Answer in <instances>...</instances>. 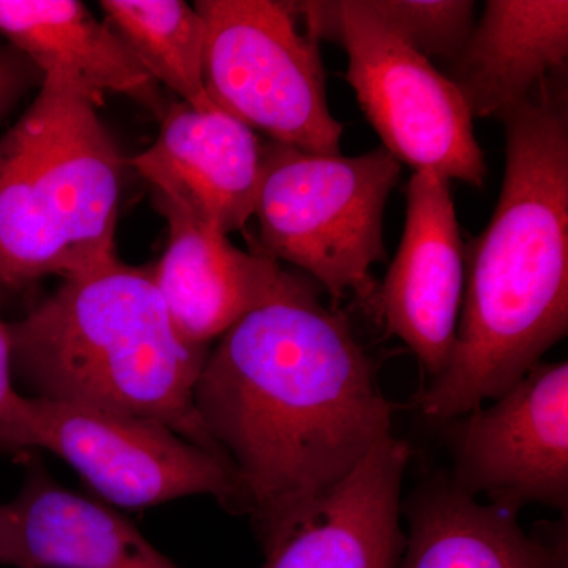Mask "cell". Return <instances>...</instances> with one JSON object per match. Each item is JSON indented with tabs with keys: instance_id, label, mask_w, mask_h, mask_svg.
Returning a JSON list of instances; mask_svg holds the SVG:
<instances>
[{
	"instance_id": "11",
	"label": "cell",
	"mask_w": 568,
	"mask_h": 568,
	"mask_svg": "<svg viewBox=\"0 0 568 568\" xmlns=\"http://www.w3.org/2000/svg\"><path fill=\"white\" fill-rule=\"evenodd\" d=\"M129 163L151 183L160 212L203 220L227 235L253 219L263 142L219 108L170 104L159 138Z\"/></svg>"
},
{
	"instance_id": "6",
	"label": "cell",
	"mask_w": 568,
	"mask_h": 568,
	"mask_svg": "<svg viewBox=\"0 0 568 568\" xmlns=\"http://www.w3.org/2000/svg\"><path fill=\"white\" fill-rule=\"evenodd\" d=\"M291 3L306 32L345 47L346 80L396 162L414 173L484 185L488 170L474 118L447 74L377 20L364 0Z\"/></svg>"
},
{
	"instance_id": "7",
	"label": "cell",
	"mask_w": 568,
	"mask_h": 568,
	"mask_svg": "<svg viewBox=\"0 0 568 568\" xmlns=\"http://www.w3.org/2000/svg\"><path fill=\"white\" fill-rule=\"evenodd\" d=\"M204 84L219 110L278 144L336 155L342 122L328 110L320 40L291 2L200 0Z\"/></svg>"
},
{
	"instance_id": "1",
	"label": "cell",
	"mask_w": 568,
	"mask_h": 568,
	"mask_svg": "<svg viewBox=\"0 0 568 568\" xmlns=\"http://www.w3.org/2000/svg\"><path fill=\"white\" fill-rule=\"evenodd\" d=\"M313 280L286 272L220 336L194 387L233 467L261 547L290 529L392 436L394 407L349 323Z\"/></svg>"
},
{
	"instance_id": "21",
	"label": "cell",
	"mask_w": 568,
	"mask_h": 568,
	"mask_svg": "<svg viewBox=\"0 0 568 568\" xmlns=\"http://www.w3.org/2000/svg\"><path fill=\"white\" fill-rule=\"evenodd\" d=\"M41 81L43 77L37 67L6 40L0 39V122Z\"/></svg>"
},
{
	"instance_id": "2",
	"label": "cell",
	"mask_w": 568,
	"mask_h": 568,
	"mask_svg": "<svg viewBox=\"0 0 568 568\" xmlns=\"http://www.w3.org/2000/svg\"><path fill=\"white\" fill-rule=\"evenodd\" d=\"M562 77L506 112V174L484 233L466 244L454 351L420 395L450 422L518 384L568 331V103Z\"/></svg>"
},
{
	"instance_id": "13",
	"label": "cell",
	"mask_w": 568,
	"mask_h": 568,
	"mask_svg": "<svg viewBox=\"0 0 568 568\" xmlns=\"http://www.w3.org/2000/svg\"><path fill=\"white\" fill-rule=\"evenodd\" d=\"M0 564L17 568H179L129 518L63 487L26 462V480L0 506Z\"/></svg>"
},
{
	"instance_id": "18",
	"label": "cell",
	"mask_w": 568,
	"mask_h": 568,
	"mask_svg": "<svg viewBox=\"0 0 568 568\" xmlns=\"http://www.w3.org/2000/svg\"><path fill=\"white\" fill-rule=\"evenodd\" d=\"M104 18L156 84L196 110L216 108L204 84V22L183 0H102Z\"/></svg>"
},
{
	"instance_id": "22",
	"label": "cell",
	"mask_w": 568,
	"mask_h": 568,
	"mask_svg": "<svg viewBox=\"0 0 568 568\" xmlns=\"http://www.w3.org/2000/svg\"><path fill=\"white\" fill-rule=\"evenodd\" d=\"M6 287H3L2 284H0V301H2L3 295H6Z\"/></svg>"
},
{
	"instance_id": "10",
	"label": "cell",
	"mask_w": 568,
	"mask_h": 568,
	"mask_svg": "<svg viewBox=\"0 0 568 568\" xmlns=\"http://www.w3.org/2000/svg\"><path fill=\"white\" fill-rule=\"evenodd\" d=\"M465 283L466 244L450 182L414 173L402 244L377 287L376 310L388 332L417 355L429 383L450 361Z\"/></svg>"
},
{
	"instance_id": "9",
	"label": "cell",
	"mask_w": 568,
	"mask_h": 568,
	"mask_svg": "<svg viewBox=\"0 0 568 568\" xmlns=\"http://www.w3.org/2000/svg\"><path fill=\"white\" fill-rule=\"evenodd\" d=\"M450 422L455 487L511 514L529 504L567 514V362H540L491 405Z\"/></svg>"
},
{
	"instance_id": "19",
	"label": "cell",
	"mask_w": 568,
	"mask_h": 568,
	"mask_svg": "<svg viewBox=\"0 0 568 568\" xmlns=\"http://www.w3.org/2000/svg\"><path fill=\"white\" fill-rule=\"evenodd\" d=\"M366 9L426 61L448 65L466 47L476 26L469 0H364Z\"/></svg>"
},
{
	"instance_id": "14",
	"label": "cell",
	"mask_w": 568,
	"mask_h": 568,
	"mask_svg": "<svg viewBox=\"0 0 568 568\" xmlns=\"http://www.w3.org/2000/svg\"><path fill=\"white\" fill-rule=\"evenodd\" d=\"M170 235L152 278L183 342L205 347L271 298L286 271L231 244L220 227L163 211Z\"/></svg>"
},
{
	"instance_id": "4",
	"label": "cell",
	"mask_w": 568,
	"mask_h": 568,
	"mask_svg": "<svg viewBox=\"0 0 568 568\" xmlns=\"http://www.w3.org/2000/svg\"><path fill=\"white\" fill-rule=\"evenodd\" d=\"M67 74L39 93L0 138V284L92 274L119 260L123 160L97 108Z\"/></svg>"
},
{
	"instance_id": "12",
	"label": "cell",
	"mask_w": 568,
	"mask_h": 568,
	"mask_svg": "<svg viewBox=\"0 0 568 568\" xmlns=\"http://www.w3.org/2000/svg\"><path fill=\"white\" fill-rule=\"evenodd\" d=\"M410 450L377 444L324 499L263 547L261 568H398L406 547L402 485Z\"/></svg>"
},
{
	"instance_id": "8",
	"label": "cell",
	"mask_w": 568,
	"mask_h": 568,
	"mask_svg": "<svg viewBox=\"0 0 568 568\" xmlns=\"http://www.w3.org/2000/svg\"><path fill=\"white\" fill-rule=\"evenodd\" d=\"M51 452L112 506L144 508L182 497H215L244 514L230 463L152 418L24 396L18 452Z\"/></svg>"
},
{
	"instance_id": "15",
	"label": "cell",
	"mask_w": 568,
	"mask_h": 568,
	"mask_svg": "<svg viewBox=\"0 0 568 568\" xmlns=\"http://www.w3.org/2000/svg\"><path fill=\"white\" fill-rule=\"evenodd\" d=\"M568 61L566 0H489L447 78L474 119L503 118Z\"/></svg>"
},
{
	"instance_id": "3",
	"label": "cell",
	"mask_w": 568,
	"mask_h": 568,
	"mask_svg": "<svg viewBox=\"0 0 568 568\" xmlns=\"http://www.w3.org/2000/svg\"><path fill=\"white\" fill-rule=\"evenodd\" d=\"M10 335L13 372L37 398L152 418L227 462L194 407L211 349L179 336L151 267L118 260L63 280Z\"/></svg>"
},
{
	"instance_id": "16",
	"label": "cell",
	"mask_w": 568,
	"mask_h": 568,
	"mask_svg": "<svg viewBox=\"0 0 568 568\" xmlns=\"http://www.w3.org/2000/svg\"><path fill=\"white\" fill-rule=\"evenodd\" d=\"M409 514L398 568H568L567 521L526 534L517 514L452 480L425 488Z\"/></svg>"
},
{
	"instance_id": "20",
	"label": "cell",
	"mask_w": 568,
	"mask_h": 568,
	"mask_svg": "<svg viewBox=\"0 0 568 568\" xmlns=\"http://www.w3.org/2000/svg\"><path fill=\"white\" fill-rule=\"evenodd\" d=\"M13 357H11L10 324L0 316V450L18 452V422L22 398L11 383Z\"/></svg>"
},
{
	"instance_id": "5",
	"label": "cell",
	"mask_w": 568,
	"mask_h": 568,
	"mask_svg": "<svg viewBox=\"0 0 568 568\" xmlns=\"http://www.w3.org/2000/svg\"><path fill=\"white\" fill-rule=\"evenodd\" d=\"M399 174L383 148L343 156L263 144L253 253L301 268L334 302L354 295L376 310L372 271L387 261L384 212Z\"/></svg>"
},
{
	"instance_id": "17",
	"label": "cell",
	"mask_w": 568,
	"mask_h": 568,
	"mask_svg": "<svg viewBox=\"0 0 568 568\" xmlns=\"http://www.w3.org/2000/svg\"><path fill=\"white\" fill-rule=\"evenodd\" d=\"M0 39L40 71L67 74L100 103L119 93L162 121L170 104L119 37L77 0H0Z\"/></svg>"
}]
</instances>
